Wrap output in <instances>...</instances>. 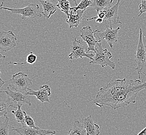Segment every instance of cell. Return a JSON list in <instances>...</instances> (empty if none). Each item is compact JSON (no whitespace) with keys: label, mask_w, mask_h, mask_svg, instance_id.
<instances>
[{"label":"cell","mask_w":146,"mask_h":135,"mask_svg":"<svg viewBox=\"0 0 146 135\" xmlns=\"http://www.w3.org/2000/svg\"><path fill=\"white\" fill-rule=\"evenodd\" d=\"M145 89L146 82L143 80L117 79L101 88L93 103L101 108L107 106L116 110L135 104L138 93Z\"/></svg>","instance_id":"1"},{"label":"cell","mask_w":146,"mask_h":135,"mask_svg":"<svg viewBox=\"0 0 146 135\" xmlns=\"http://www.w3.org/2000/svg\"><path fill=\"white\" fill-rule=\"evenodd\" d=\"M96 49L94 56L90 60L89 63L100 65L102 68L109 66L112 69H115V64L110 60L112 57V54L107 49H104L102 47L101 41L97 44Z\"/></svg>","instance_id":"2"},{"label":"cell","mask_w":146,"mask_h":135,"mask_svg":"<svg viewBox=\"0 0 146 135\" xmlns=\"http://www.w3.org/2000/svg\"><path fill=\"white\" fill-rule=\"evenodd\" d=\"M1 93H5L7 95L6 100L9 107L17 108L19 105H23L24 104L31 106L30 96L27 94V92H16L12 90L9 87L7 90L0 91Z\"/></svg>","instance_id":"3"},{"label":"cell","mask_w":146,"mask_h":135,"mask_svg":"<svg viewBox=\"0 0 146 135\" xmlns=\"http://www.w3.org/2000/svg\"><path fill=\"white\" fill-rule=\"evenodd\" d=\"M3 2L0 6L1 9L7 10L12 14H17L21 15L22 19H26L27 18L34 19L36 17H42V11H39V6L37 4H30L25 7L21 9H12L3 7Z\"/></svg>","instance_id":"4"},{"label":"cell","mask_w":146,"mask_h":135,"mask_svg":"<svg viewBox=\"0 0 146 135\" xmlns=\"http://www.w3.org/2000/svg\"><path fill=\"white\" fill-rule=\"evenodd\" d=\"M88 48L87 44L84 41L77 40L76 38H74L70 48V53L68 56L70 59L72 60L73 59H82L83 57H87L91 60L94 56V54L88 53Z\"/></svg>","instance_id":"5"},{"label":"cell","mask_w":146,"mask_h":135,"mask_svg":"<svg viewBox=\"0 0 146 135\" xmlns=\"http://www.w3.org/2000/svg\"><path fill=\"white\" fill-rule=\"evenodd\" d=\"M9 82V87L16 92H27L28 88L32 84V80L29 78L28 74L23 72L14 74Z\"/></svg>","instance_id":"6"},{"label":"cell","mask_w":146,"mask_h":135,"mask_svg":"<svg viewBox=\"0 0 146 135\" xmlns=\"http://www.w3.org/2000/svg\"><path fill=\"white\" fill-rule=\"evenodd\" d=\"M135 61L137 65L135 70L137 72L138 79L141 80V76L143 74V69L146 61V46L143 44V31L141 28H140L139 42L135 55Z\"/></svg>","instance_id":"7"},{"label":"cell","mask_w":146,"mask_h":135,"mask_svg":"<svg viewBox=\"0 0 146 135\" xmlns=\"http://www.w3.org/2000/svg\"><path fill=\"white\" fill-rule=\"evenodd\" d=\"M120 29V27L117 29L109 28L106 26V29L104 31H99L96 30L94 31L96 38L98 40L105 39L110 47L113 48V45L117 42L118 39V31Z\"/></svg>","instance_id":"8"},{"label":"cell","mask_w":146,"mask_h":135,"mask_svg":"<svg viewBox=\"0 0 146 135\" xmlns=\"http://www.w3.org/2000/svg\"><path fill=\"white\" fill-rule=\"evenodd\" d=\"M17 38L11 31H3L0 33V49L7 52L17 46Z\"/></svg>","instance_id":"9"},{"label":"cell","mask_w":146,"mask_h":135,"mask_svg":"<svg viewBox=\"0 0 146 135\" xmlns=\"http://www.w3.org/2000/svg\"><path fill=\"white\" fill-rule=\"evenodd\" d=\"M80 37H82L83 41L87 44L88 46V53L92 51L96 52V47L97 44L101 40H98L96 38V35L92 29L90 25H87L82 28L81 30Z\"/></svg>","instance_id":"10"},{"label":"cell","mask_w":146,"mask_h":135,"mask_svg":"<svg viewBox=\"0 0 146 135\" xmlns=\"http://www.w3.org/2000/svg\"><path fill=\"white\" fill-rule=\"evenodd\" d=\"M11 131H15L20 135H54L56 132L53 130H43L38 127L31 128L27 126H23L18 128H12Z\"/></svg>","instance_id":"11"},{"label":"cell","mask_w":146,"mask_h":135,"mask_svg":"<svg viewBox=\"0 0 146 135\" xmlns=\"http://www.w3.org/2000/svg\"><path fill=\"white\" fill-rule=\"evenodd\" d=\"M121 0H118L117 2L112 6H110L108 8L105 9V17L104 18V22L109 23L110 27L112 28L113 25L122 24V23L120 21L119 19V16L118 15V9L120 5Z\"/></svg>","instance_id":"12"},{"label":"cell","mask_w":146,"mask_h":135,"mask_svg":"<svg viewBox=\"0 0 146 135\" xmlns=\"http://www.w3.org/2000/svg\"><path fill=\"white\" fill-rule=\"evenodd\" d=\"M27 94L30 96H35L41 102H49V97L50 96L51 88L47 85H42L39 90H34L28 88Z\"/></svg>","instance_id":"13"},{"label":"cell","mask_w":146,"mask_h":135,"mask_svg":"<svg viewBox=\"0 0 146 135\" xmlns=\"http://www.w3.org/2000/svg\"><path fill=\"white\" fill-rule=\"evenodd\" d=\"M82 125L86 130L87 135H99L100 134V126L94 123L91 116L82 120Z\"/></svg>","instance_id":"14"},{"label":"cell","mask_w":146,"mask_h":135,"mask_svg":"<svg viewBox=\"0 0 146 135\" xmlns=\"http://www.w3.org/2000/svg\"><path fill=\"white\" fill-rule=\"evenodd\" d=\"M85 11L79 9L77 11V14H75L72 10H70L69 13V16L68 19L66 20V23L69 25L70 29H72L74 27H77L82 22V16Z\"/></svg>","instance_id":"15"},{"label":"cell","mask_w":146,"mask_h":135,"mask_svg":"<svg viewBox=\"0 0 146 135\" xmlns=\"http://www.w3.org/2000/svg\"><path fill=\"white\" fill-rule=\"evenodd\" d=\"M38 1L41 3L43 8L42 15L47 19L50 18L56 11V9L58 8L57 6L48 0H38Z\"/></svg>","instance_id":"16"},{"label":"cell","mask_w":146,"mask_h":135,"mask_svg":"<svg viewBox=\"0 0 146 135\" xmlns=\"http://www.w3.org/2000/svg\"><path fill=\"white\" fill-rule=\"evenodd\" d=\"M113 0H93V3L90 6L96 11L97 13L108 8L111 6V4Z\"/></svg>","instance_id":"17"},{"label":"cell","mask_w":146,"mask_h":135,"mask_svg":"<svg viewBox=\"0 0 146 135\" xmlns=\"http://www.w3.org/2000/svg\"><path fill=\"white\" fill-rule=\"evenodd\" d=\"M67 135H87V132L80 122L76 120Z\"/></svg>","instance_id":"18"},{"label":"cell","mask_w":146,"mask_h":135,"mask_svg":"<svg viewBox=\"0 0 146 135\" xmlns=\"http://www.w3.org/2000/svg\"><path fill=\"white\" fill-rule=\"evenodd\" d=\"M58 4L56 5L58 8L68 17L71 8L70 2L68 0H58Z\"/></svg>","instance_id":"19"},{"label":"cell","mask_w":146,"mask_h":135,"mask_svg":"<svg viewBox=\"0 0 146 135\" xmlns=\"http://www.w3.org/2000/svg\"><path fill=\"white\" fill-rule=\"evenodd\" d=\"M23 105H19L17 107L16 111L12 110L11 113L14 115L16 120L18 123L22 124V125H25V111L21 109V106Z\"/></svg>","instance_id":"20"},{"label":"cell","mask_w":146,"mask_h":135,"mask_svg":"<svg viewBox=\"0 0 146 135\" xmlns=\"http://www.w3.org/2000/svg\"><path fill=\"white\" fill-rule=\"evenodd\" d=\"M93 2L90 0H82L80 3L76 7H73L70 8V10H72L74 13H76L79 9L86 11L88 7L91 5Z\"/></svg>","instance_id":"21"},{"label":"cell","mask_w":146,"mask_h":135,"mask_svg":"<svg viewBox=\"0 0 146 135\" xmlns=\"http://www.w3.org/2000/svg\"><path fill=\"white\" fill-rule=\"evenodd\" d=\"M37 60V56L36 55L34 54V53L31 52L29 53L28 55L27 56V59L25 62H21V63H18V62H9V65L11 64H13L15 65H24V64H31L32 65L36 62Z\"/></svg>","instance_id":"22"},{"label":"cell","mask_w":146,"mask_h":135,"mask_svg":"<svg viewBox=\"0 0 146 135\" xmlns=\"http://www.w3.org/2000/svg\"><path fill=\"white\" fill-rule=\"evenodd\" d=\"M0 135H9V118L7 116L0 125Z\"/></svg>","instance_id":"23"},{"label":"cell","mask_w":146,"mask_h":135,"mask_svg":"<svg viewBox=\"0 0 146 135\" xmlns=\"http://www.w3.org/2000/svg\"><path fill=\"white\" fill-rule=\"evenodd\" d=\"M23 126H27L31 128L37 127L36 126V124L33 118L31 117L30 115L28 114L25 111V125Z\"/></svg>","instance_id":"24"},{"label":"cell","mask_w":146,"mask_h":135,"mask_svg":"<svg viewBox=\"0 0 146 135\" xmlns=\"http://www.w3.org/2000/svg\"><path fill=\"white\" fill-rule=\"evenodd\" d=\"M9 108L7 101H2L0 104V116H6L7 114V109Z\"/></svg>","instance_id":"25"},{"label":"cell","mask_w":146,"mask_h":135,"mask_svg":"<svg viewBox=\"0 0 146 135\" xmlns=\"http://www.w3.org/2000/svg\"><path fill=\"white\" fill-rule=\"evenodd\" d=\"M139 14H138V17L141 16V15L144 13H146V0H141L140 5L139 6Z\"/></svg>","instance_id":"26"},{"label":"cell","mask_w":146,"mask_h":135,"mask_svg":"<svg viewBox=\"0 0 146 135\" xmlns=\"http://www.w3.org/2000/svg\"><path fill=\"white\" fill-rule=\"evenodd\" d=\"M137 135H146V127Z\"/></svg>","instance_id":"27"},{"label":"cell","mask_w":146,"mask_h":135,"mask_svg":"<svg viewBox=\"0 0 146 135\" xmlns=\"http://www.w3.org/2000/svg\"><path fill=\"white\" fill-rule=\"evenodd\" d=\"M96 23H101L104 22V19H102V18H97L96 19Z\"/></svg>","instance_id":"28"},{"label":"cell","mask_w":146,"mask_h":135,"mask_svg":"<svg viewBox=\"0 0 146 135\" xmlns=\"http://www.w3.org/2000/svg\"><path fill=\"white\" fill-rule=\"evenodd\" d=\"M0 81H1V82H0V88H1L2 86V85H3V84H4L6 82L3 81L1 78H0Z\"/></svg>","instance_id":"29"},{"label":"cell","mask_w":146,"mask_h":135,"mask_svg":"<svg viewBox=\"0 0 146 135\" xmlns=\"http://www.w3.org/2000/svg\"><path fill=\"white\" fill-rule=\"evenodd\" d=\"M73 1V2L75 3L76 5H77V1H79V0H72Z\"/></svg>","instance_id":"30"},{"label":"cell","mask_w":146,"mask_h":135,"mask_svg":"<svg viewBox=\"0 0 146 135\" xmlns=\"http://www.w3.org/2000/svg\"><path fill=\"white\" fill-rule=\"evenodd\" d=\"M143 74L145 75V76H146V72H143Z\"/></svg>","instance_id":"31"}]
</instances>
